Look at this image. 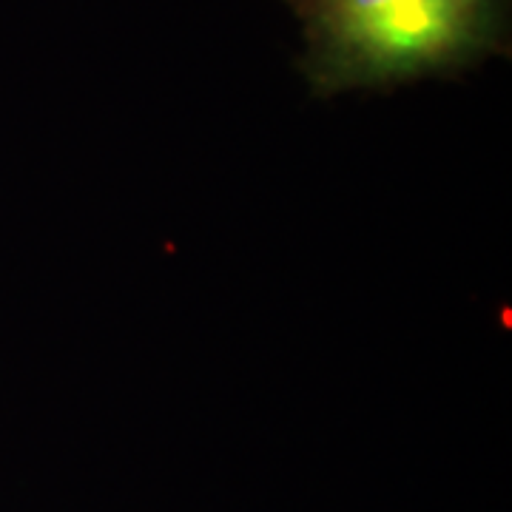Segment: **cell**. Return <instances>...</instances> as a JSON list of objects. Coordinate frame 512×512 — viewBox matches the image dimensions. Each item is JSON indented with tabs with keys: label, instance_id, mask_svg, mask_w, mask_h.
I'll use <instances>...</instances> for the list:
<instances>
[{
	"label": "cell",
	"instance_id": "cell-1",
	"mask_svg": "<svg viewBox=\"0 0 512 512\" xmlns=\"http://www.w3.org/2000/svg\"><path fill=\"white\" fill-rule=\"evenodd\" d=\"M313 94L453 77L510 52V0H285Z\"/></svg>",
	"mask_w": 512,
	"mask_h": 512
}]
</instances>
